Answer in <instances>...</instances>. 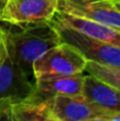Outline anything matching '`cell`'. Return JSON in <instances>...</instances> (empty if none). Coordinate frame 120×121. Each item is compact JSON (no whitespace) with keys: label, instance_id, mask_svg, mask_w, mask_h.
Instances as JSON below:
<instances>
[{"label":"cell","instance_id":"cell-10","mask_svg":"<svg viewBox=\"0 0 120 121\" xmlns=\"http://www.w3.org/2000/svg\"><path fill=\"white\" fill-rule=\"evenodd\" d=\"M83 96L113 114L120 112V90L88 73L84 77Z\"/></svg>","mask_w":120,"mask_h":121},{"label":"cell","instance_id":"cell-6","mask_svg":"<svg viewBox=\"0 0 120 121\" xmlns=\"http://www.w3.org/2000/svg\"><path fill=\"white\" fill-rule=\"evenodd\" d=\"M59 11L120 28V11L113 0H60Z\"/></svg>","mask_w":120,"mask_h":121},{"label":"cell","instance_id":"cell-9","mask_svg":"<svg viewBox=\"0 0 120 121\" xmlns=\"http://www.w3.org/2000/svg\"><path fill=\"white\" fill-rule=\"evenodd\" d=\"M53 20L100 42L120 47V28L96 22L62 11H57Z\"/></svg>","mask_w":120,"mask_h":121},{"label":"cell","instance_id":"cell-3","mask_svg":"<svg viewBox=\"0 0 120 121\" xmlns=\"http://www.w3.org/2000/svg\"><path fill=\"white\" fill-rule=\"evenodd\" d=\"M60 0H6L0 21L12 26H26L52 21Z\"/></svg>","mask_w":120,"mask_h":121},{"label":"cell","instance_id":"cell-7","mask_svg":"<svg viewBox=\"0 0 120 121\" xmlns=\"http://www.w3.org/2000/svg\"><path fill=\"white\" fill-rule=\"evenodd\" d=\"M34 92V81L6 57L0 66V99H8L16 103L32 97Z\"/></svg>","mask_w":120,"mask_h":121},{"label":"cell","instance_id":"cell-2","mask_svg":"<svg viewBox=\"0 0 120 121\" xmlns=\"http://www.w3.org/2000/svg\"><path fill=\"white\" fill-rule=\"evenodd\" d=\"M87 60L72 45L62 42L40 55L33 64L34 78L85 72Z\"/></svg>","mask_w":120,"mask_h":121},{"label":"cell","instance_id":"cell-4","mask_svg":"<svg viewBox=\"0 0 120 121\" xmlns=\"http://www.w3.org/2000/svg\"><path fill=\"white\" fill-rule=\"evenodd\" d=\"M47 100L53 121H110L113 115L84 96H57Z\"/></svg>","mask_w":120,"mask_h":121},{"label":"cell","instance_id":"cell-12","mask_svg":"<svg viewBox=\"0 0 120 121\" xmlns=\"http://www.w3.org/2000/svg\"><path fill=\"white\" fill-rule=\"evenodd\" d=\"M85 72L120 90V67H112L88 60Z\"/></svg>","mask_w":120,"mask_h":121},{"label":"cell","instance_id":"cell-14","mask_svg":"<svg viewBox=\"0 0 120 121\" xmlns=\"http://www.w3.org/2000/svg\"><path fill=\"white\" fill-rule=\"evenodd\" d=\"M110 121H120V112H119V113L113 114Z\"/></svg>","mask_w":120,"mask_h":121},{"label":"cell","instance_id":"cell-16","mask_svg":"<svg viewBox=\"0 0 120 121\" xmlns=\"http://www.w3.org/2000/svg\"><path fill=\"white\" fill-rule=\"evenodd\" d=\"M113 1H114L115 6H116V8L120 11V0H113Z\"/></svg>","mask_w":120,"mask_h":121},{"label":"cell","instance_id":"cell-5","mask_svg":"<svg viewBox=\"0 0 120 121\" xmlns=\"http://www.w3.org/2000/svg\"><path fill=\"white\" fill-rule=\"evenodd\" d=\"M53 20V19H52ZM54 22L63 42L72 45L87 60L112 67H120V47L100 42L76 30Z\"/></svg>","mask_w":120,"mask_h":121},{"label":"cell","instance_id":"cell-8","mask_svg":"<svg viewBox=\"0 0 120 121\" xmlns=\"http://www.w3.org/2000/svg\"><path fill=\"white\" fill-rule=\"evenodd\" d=\"M84 77V72H81L35 78L34 95L45 100L57 96H83Z\"/></svg>","mask_w":120,"mask_h":121},{"label":"cell","instance_id":"cell-13","mask_svg":"<svg viewBox=\"0 0 120 121\" xmlns=\"http://www.w3.org/2000/svg\"><path fill=\"white\" fill-rule=\"evenodd\" d=\"M8 57V51H6L5 44V30L2 29L0 26V66Z\"/></svg>","mask_w":120,"mask_h":121},{"label":"cell","instance_id":"cell-1","mask_svg":"<svg viewBox=\"0 0 120 121\" xmlns=\"http://www.w3.org/2000/svg\"><path fill=\"white\" fill-rule=\"evenodd\" d=\"M63 42L54 22L18 26V29L5 30L8 57L35 82L33 64L40 55Z\"/></svg>","mask_w":120,"mask_h":121},{"label":"cell","instance_id":"cell-15","mask_svg":"<svg viewBox=\"0 0 120 121\" xmlns=\"http://www.w3.org/2000/svg\"><path fill=\"white\" fill-rule=\"evenodd\" d=\"M5 2H6V0H0V15H1V12L3 10V6L5 4Z\"/></svg>","mask_w":120,"mask_h":121},{"label":"cell","instance_id":"cell-11","mask_svg":"<svg viewBox=\"0 0 120 121\" xmlns=\"http://www.w3.org/2000/svg\"><path fill=\"white\" fill-rule=\"evenodd\" d=\"M11 121H53L48 100L33 95L12 106Z\"/></svg>","mask_w":120,"mask_h":121}]
</instances>
